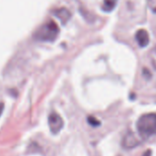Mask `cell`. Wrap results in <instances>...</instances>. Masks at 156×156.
<instances>
[{"instance_id": "cell-4", "label": "cell", "mask_w": 156, "mask_h": 156, "mask_svg": "<svg viewBox=\"0 0 156 156\" xmlns=\"http://www.w3.org/2000/svg\"><path fill=\"white\" fill-rule=\"evenodd\" d=\"M135 39L138 43V45L141 48H145L148 46L149 42H150V37L149 34L147 32V30L141 28L139 30H137L136 34H135Z\"/></svg>"}, {"instance_id": "cell-7", "label": "cell", "mask_w": 156, "mask_h": 156, "mask_svg": "<svg viewBox=\"0 0 156 156\" xmlns=\"http://www.w3.org/2000/svg\"><path fill=\"white\" fill-rule=\"evenodd\" d=\"M117 2L118 0H103L102 9L105 12H112L115 8Z\"/></svg>"}, {"instance_id": "cell-1", "label": "cell", "mask_w": 156, "mask_h": 156, "mask_svg": "<svg viewBox=\"0 0 156 156\" xmlns=\"http://www.w3.org/2000/svg\"><path fill=\"white\" fill-rule=\"evenodd\" d=\"M137 131L144 139H148L156 133V113H145L142 115L136 123Z\"/></svg>"}, {"instance_id": "cell-6", "label": "cell", "mask_w": 156, "mask_h": 156, "mask_svg": "<svg viewBox=\"0 0 156 156\" xmlns=\"http://www.w3.org/2000/svg\"><path fill=\"white\" fill-rule=\"evenodd\" d=\"M55 16L62 22V24H66L71 17V14L69 11V9L65 7L58 8L55 11Z\"/></svg>"}, {"instance_id": "cell-8", "label": "cell", "mask_w": 156, "mask_h": 156, "mask_svg": "<svg viewBox=\"0 0 156 156\" xmlns=\"http://www.w3.org/2000/svg\"><path fill=\"white\" fill-rule=\"evenodd\" d=\"M147 5L153 13L156 14V0H147Z\"/></svg>"}, {"instance_id": "cell-9", "label": "cell", "mask_w": 156, "mask_h": 156, "mask_svg": "<svg viewBox=\"0 0 156 156\" xmlns=\"http://www.w3.org/2000/svg\"><path fill=\"white\" fill-rule=\"evenodd\" d=\"M88 122H89V123H90V125H92V126H94V127H96V126L100 125V122H99V120H97L96 118H94V117H92V116L88 117Z\"/></svg>"}, {"instance_id": "cell-11", "label": "cell", "mask_w": 156, "mask_h": 156, "mask_svg": "<svg viewBox=\"0 0 156 156\" xmlns=\"http://www.w3.org/2000/svg\"><path fill=\"white\" fill-rule=\"evenodd\" d=\"M3 110H4V103H0V116L3 112Z\"/></svg>"}, {"instance_id": "cell-5", "label": "cell", "mask_w": 156, "mask_h": 156, "mask_svg": "<svg viewBox=\"0 0 156 156\" xmlns=\"http://www.w3.org/2000/svg\"><path fill=\"white\" fill-rule=\"evenodd\" d=\"M138 144L139 143H138L135 135L131 132L128 133L122 140V146L126 149H132V148L137 146Z\"/></svg>"}, {"instance_id": "cell-2", "label": "cell", "mask_w": 156, "mask_h": 156, "mask_svg": "<svg viewBox=\"0 0 156 156\" xmlns=\"http://www.w3.org/2000/svg\"><path fill=\"white\" fill-rule=\"evenodd\" d=\"M59 33L58 26L56 22L50 20L43 25L36 33L35 37L41 41H54Z\"/></svg>"}, {"instance_id": "cell-10", "label": "cell", "mask_w": 156, "mask_h": 156, "mask_svg": "<svg viewBox=\"0 0 156 156\" xmlns=\"http://www.w3.org/2000/svg\"><path fill=\"white\" fill-rule=\"evenodd\" d=\"M152 154H153V153H152V151L148 149L147 151H145V152L144 153V154H143L142 156H152Z\"/></svg>"}, {"instance_id": "cell-3", "label": "cell", "mask_w": 156, "mask_h": 156, "mask_svg": "<svg viewBox=\"0 0 156 156\" xmlns=\"http://www.w3.org/2000/svg\"><path fill=\"white\" fill-rule=\"evenodd\" d=\"M48 126L53 134H58L64 126V121L59 114L53 112L48 116Z\"/></svg>"}]
</instances>
